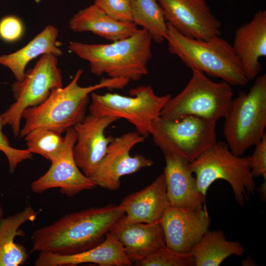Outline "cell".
Instances as JSON below:
<instances>
[{"instance_id": "cell-1", "label": "cell", "mask_w": 266, "mask_h": 266, "mask_svg": "<svg viewBox=\"0 0 266 266\" xmlns=\"http://www.w3.org/2000/svg\"><path fill=\"white\" fill-rule=\"evenodd\" d=\"M124 214L120 205L113 203L66 214L34 231L31 252L69 255L91 249L104 240Z\"/></svg>"}, {"instance_id": "cell-2", "label": "cell", "mask_w": 266, "mask_h": 266, "mask_svg": "<svg viewBox=\"0 0 266 266\" xmlns=\"http://www.w3.org/2000/svg\"><path fill=\"white\" fill-rule=\"evenodd\" d=\"M82 73V69H79L66 87L52 90L43 102L24 111L25 123L20 130V137L39 127L63 133L84 119L92 92L102 88L123 89L130 81L125 78H103L96 84L82 87L78 82Z\"/></svg>"}, {"instance_id": "cell-3", "label": "cell", "mask_w": 266, "mask_h": 266, "mask_svg": "<svg viewBox=\"0 0 266 266\" xmlns=\"http://www.w3.org/2000/svg\"><path fill=\"white\" fill-rule=\"evenodd\" d=\"M152 41L149 33L142 29L129 37L108 44L70 41L68 48L88 61L96 75L105 74L110 78L138 81L148 73Z\"/></svg>"}, {"instance_id": "cell-4", "label": "cell", "mask_w": 266, "mask_h": 266, "mask_svg": "<svg viewBox=\"0 0 266 266\" xmlns=\"http://www.w3.org/2000/svg\"><path fill=\"white\" fill-rule=\"evenodd\" d=\"M168 50L188 67L220 78L232 86H245L249 81L232 45L216 36L206 40L187 37L167 23Z\"/></svg>"}, {"instance_id": "cell-5", "label": "cell", "mask_w": 266, "mask_h": 266, "mask_svg": "<svg viewBox=\"0 0 266 266\" xmlns=\"http://www.w3.org/2000/svg\"><path fill=\"white\" fill-rule=\"evenodd\" d=\"M226 143L235 155L243 156L259 142L266 127V74L257 76L248 93L233 99L224 117Z\"/></svg>"}, {"instance_id": "cell-6", "label": "cell", "mask_w": 266, "mask_h": 266, "mask_svg": "<svg viewBox=\"0 0 266 266\" xmlns=\"http://www.w3.org/2000/svg\"><path fill=\"white\" fill-rule=\"evenodd\" d=\"M196 175L197 186L206 197L207 191L215 181L222 179L232 187L237 203L243 206L254 194L256 183L249 166L248 156L234 154L226 142L216 141L196 160L190 163Z\"/></svg>"}, {"instance_id": "cell-7", "label": "cell", "mask_w": 266, "mask_h": 266, "mask_svg": "<svg viewBox=\"0 0 266 266\" xmlns=\"http://www.w3.org/2000/svg\"><path fill=\"white\" fill-rule=\"evenodd\" d=\"M188 83L178 95L167 101L160 116L178 120L195 116L216 123L224 118L233 99L232 85L212 81L203 72L192 69Z\"/></svg>"}, {"instance_id": "cell-8", "label": "cell", "mask_w": 266, "mask_h": 266, "mask_svg": "<svg viewBox=\"0 0 266 266\" xmlns=\"http://www.w3.org/2000/svg\"><path fill=\"white\" fill-rule=\"evenodd\" d=\"M216 124L195 116L178 120L159 116L150 135L164 155H178L191 163L216 142Z\"/></svg>"}, {"instance_id": "cell-9", "label": "cell", "mask_w": 266, "mask_h": 266, "mask_svg": "<svg viewBox=\"0 0 266 266\" xmlns=\"http://www.w3.org/2000/svg\"><path fill=\"white\" fill-rule=\"evenodd\" d=\"M130 97L117 93L100 95L92 92L90 114L124 118L133 125L136 132L146 138L150 135L154 121L160 113L170 94L159 96L151 86H141L131 89Z\"/></svg>"}, {"instance_id": "cell-10", "label": "cell", "mask_w": 266, "mask_h": 266, "mask_svg": "<svg viewBox=\"0 0 266 266\" xmlns=\"http://www.w3.org/2000/svg\"><path fill=\"white\" fill-rule=\"evenodd\" d=\"M57 57L53 54L42 55L34 66L25 72L22 80L12 84L15 102L1 117L3 126H9L15 137L19 136L24 111L43 102L52 90L63 87Z\"/></svg>"}, {"instance_id": "cell-11", "label": "cell", "mask_w": 266, "mask_h": 266, "mask_svg": "<svg viewBox=\"0 0 266 266\" xmlns=\"http://www.w3.org/2000/svg\"><path fill=\"white\" fill-rule=\"evenodd\" d=\"M145 138L136 131L113 137L103 158L90 178L97 186L114 191L120 188L122 176L152 166L154 162L151 159L140 154L130 155L131 149L143 142Z\"/></svg>"}, {"instance_id": "cell-12", "label": "cell", "mask_w": 266, "mask_h": 266, "mask_svg": "<svg viewBox=\"0 0 266 266\" xmlns=\"http://www.w3.org/2000/svg\"><path fill=\"white\" fill-rule=\"evenodd\" d=\"M64 147L58 157L51 162L48 170L31 184L33 192L42 194L47 190L58 188L60 193L72 198L85 190L94 189L95 183L77 166L73 154L77 140L74 127L66 131Z\"/></svg>"}, {"instance_id": "cell-13", "label": "cell", "mask_w": 266, "mask_h": 266, "mask_svg": "<svg viewBox=\"0 0 266 266\" xmlns=\"http://www.w3.org/2000/svg\"><path fill=\"white\" fill-rule=\"evenodd\" d=\"M156 0L166 22L183 36L206 40L221 35V22L205 0Z\"/></svg>"}, {"instance_id": "cell-14", "label": "cell", "mask_w": 266, "mask_h": 266, "mask_svg": "<svg viewBox=\"0 0 266 266\" xmlns=\"http://www.w3.org/2000/svg\"><path fill=\"white\" fill-rule=\"evenodd\" d=\"M210 217L206 210L169 204L158 221L166 245L180 253H189L209 229Z\"/></svg>"}, {"instance_id": "cell-15", "label": "cell", "mask_w": 266, "mask_h": 266, "mask_svg": "<svg viewBox=\"0 0 266 266\" xmlns=\"http://www.w3.org/2000/svg\"><path fill=\"white\" fill-rule=\"evenodd\" d=\"M119 119L108 115L89 114L73 127L77 140L73 149L75 162L90 178L99 166L113 138L104 134L106 129Z\"/></svg>"}, {"instance_id": "cell-16", "label": "cell", "mask_w": 266, "mask_h": 266, "mask_svg": "<svg viewBox=\"0 0 266 266\" xmlns=\"http://www.w3.org/2000/svg\"><path fill=\"white\" fill-rule=\"evenodd\" d=\"M248 81L262 70L260 58L266 56V10H259L235 32L232 45Z\"/></svg>"}, {"instance_id": "cell-17", "label": "cell", "mask_w": 266, "mask_h": 266, "mask_svg": "<svg viewBox=\"0 0 266 266\" xmlns=\"http://www.w3.org/2000/svg\"><path fill=\"white\" fill-rule=\"evenodd\" d=\"M109 232L119 241L132 262L143 259L166 245L159 223L132 222L126 218L125 214L116 222Z\"/></svg>"}, {"instance_id": "cell-18", "label": "cell", "mask_w": 266, "mask_h": 266, "mask_svg": "<svg viewBox=\"0 0 266 266\" xmlns=\"http://www.w3.org/2000/svg\"><path fill=\"white\" fill-rule=\"evenodd\" d=\"M165 158L163 174L169 204L179 207L203 208L205 197L197 186L190 163L176 155H165Z\"/></svg>"}, {"instance_id": "cell-19", "label": "cell", "mask_w": 266, "mask_h": 266, "mask_svg": "<svg viewBox=\"0 0 266 266\" xmlns=\"http://www.w3.org/2000/svg\"><path fill=\"white\" fill-rule=\"evenodd\" d=\"M85 263H93L100 266H130L133 264L119 241L108 232L101 243L81 253L60 255L49 252H39L34 265L76 266Z\"/></svg>"}, {"instance_id": "cell-20", "label": "cell", "mask_w": 266, "mask_h": 266, "mask_svg": "<svg viewBox=\"0 0 266 266\" xmlns=\"http://www.w3.org/2000/svg\"><path fill=\"white\" fill-rule=\"evenodd\" d=\"M119 205L131 221L158 223L169 205L164 174L143 189L126 197Z\"/></svg>"}, {"instance_id": "cell-21", "label": "cell", "mask_w": 266, "mask_h": 266, "mask_svg": "<svg viewBox=\"0 0 266 266\" xmlns=\"http://www.w3.org/2000/svg\"><path fill=\"white\" fill-rule=\"evenodd\" d=\"M69 25L74 32H90L112 42L129 37L139 30L133 22L115 19L94 4L75 14Z\"/></svg>"}, {"instance_id": "cell-22", "label": "cell", "mask_w": 266, "mask_h": 266, "mask_svg": "<svg viewBox=\"0 0 266 266\" xmlns=\"http://www.w3.org/2000/svg\"><path fill=\"white\" fill-rule=\"evenodd\" d=\"M38 213L28 205L19 212L0 219V266H19L26 263L27 250L23 245L15 242V238L24 237L25 232L20 227L25 223L33 222Z\"/></svg>"}, {"instance_id": "cell-23", "label": "cell", "mask_w": 266, "mask_h": 266, "mask_svg": "<svg viewBox=\"0 0 266 266\" xmlns=\"http://www.w3.org/2000/svg\"><path fill=\"white\" fill-rule=\"evenodd\" d=\"M58 34L55 26H47L22 48L0 56V64L8 68L16 80H22L26 67L33 59L46 54H53L57 57L62 54V50L57 46Z\"/></svg>"}, {"instance_id": "cell-24", "label": "cell", "mask_w": 266, "mask_h": 266, "mask_svg": "<svg viewBox=\"0 0 266 266\" xmlns=\"http://www.w3.org/2000/svg\"><path fill=\"white\" fill-rule=\"evenodd\" d=\"M244 251L238 241L227 240L222 230L208 229L190 253L194 258L195 266H219L230 256H241Z\"/></svg>"}, {"instance_id": "cell-25", "label": "cell", "mask_w": 266, "mask_h": 266, "mask_svg": "<svg viewBox=\"0 0 266 266\" xmlns=\"http://www.w3.org/2000/svg\"><path fill=\"white\" fill-rule=\"evenodd\" d=\"M132 21L150 35L152 40L161 43L166 40L168 28L163 10L156 0L131 1Z\"/></svg>"}, {"instance_id": "cell-26", "label": "cell", "mask_w": 266, "mask_h": 266, "mask_svg": "<svg viewBox=\"0 0 266 266\" xmlns=\"http://www.w3.org/2000/svg\"><path fill=\"white\" fill-rule=\"evenodd\" d=\"M62 133L51 129L39 127L29 132L24 137L27 149L52 162L62 150L65 142Z\"/></svg>"}, {"instance_id": "cell-27", "label": "cell", "mask_w": 266, "mask_h": 266, "mask_svg": "<svg viewBox=\"0 0 266 266\" xmlns=\"http://www.w3.org/2000/svg\"><path fill=\"white\" fill-rule=\"evenodd\" d=\"M135 263L137 266H195V259L189 253H180L164 245Z\"/></svg>"}, {"instance_id": "cell-28", "label": "cell", "mask_w": 266, "mask_h": 266, "mask_svg": "<svg viewBox=\"0 0 266 266\" xmlns=\"http://www.w3.org/2000/svg\"><path fill=\"white\" fill-rule=\"evenodd\" d=\"M94 4L115 19L133 22L131 0H94Z\"/></svg>"}, {"instance_id": "cell-29", "label": "cell", "mask_w": 266, "mask_h": 266, "mask_svg": "<svg viewBox=\"0 0 266 266\" xmlns=\"http://www.w3.org/2000/svg\"><path fill=\"white\" fill-rule=\"evenodd\" d=\"M3 126L0 114V151L2 152L6 156L8 163L9 171L13 173L20 163L24 160L32 159L33 154L27 149H21L12 147L2 131Z\"/></svg>"}, {"instance_id": "cell-30", "label": "cell", "mask_w": 266, "mask_h": 266, "mask_svg": "<svg viewBox=\"0 0 266 266\" xmlns=\"http://www.w3.org/2000/svg\"><path fill=\"white\" fill-rule=\"evenodd\" d=\"M255 146L253 154L248 156L251 172L254 179L262 176L266 181V134Z\"/></svg>"}, {"instance_id": "cell-31", "label": "cell", "mask_w": 266, "mask_h": 266, "mask_svg": "<svg viewBox=\"0 0 266 266\" xmlns=\"http://www.w3.org/2000/svg\"><path fill=\"white\" fill-rule=\"evenodd\" d=\"M23 31L22 23L18 17L8 16L0 21V37L6 41L18 40L23 34Z\"/></svg>"}, {"instance_id": "cell-32", "label": "cell", "mask_w": 266, "mask_h": 266, "mask_svg": "<svg viewBox=\"0 0 266 266\" xmlns=\"http://www.w3.org/2000/svg\"><path fill=\"white\" fill-rule=\"evenodd\" d=\"M3 216V210L2 205L0 202V219Z\"/></svg>"}, {"instance_id": "cell-33", "label": "cell", "mask_w": 266, "mask_h": 266, "mask_svg": "<svg viewBox=\"0 0 266 266\" xmlns=\"http://www.w3.org/2000/svg\"><path fill=\"white\" fill-rule=\"evenodd\" d=\"M230 0V1H234V0Z\"/></svg>"}, {"instance_id": "cell-34", "label": "cell", "mask_w": 266, "mask_h": 266, "mask_svg": "<svg viewBox=\"0 0 266 266\" xmlns=\"http://www.w3.org/2000/svg\"><path fill=\"white\" fill-rule=\"evenodd\" d=\"M36 0V1H37V2H38V1H39V0Z\"/></svg>"}, {"instance_id": "cell-35", "label": "cell", "mask_w": 266, "mask_h": 266, "mask_svg": "<svg viewBox=\"0 0 266 266\" xmlns=\"http://www.w3.org/2000/svg\"><path fill=\"white\" fill-rule=\"evenodd\" d=\"M132 0H131V1H132Z\"/></svg>"}]
</instances>
